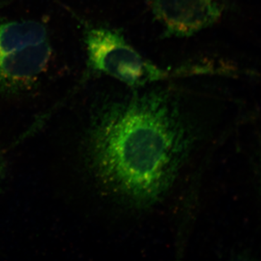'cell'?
Instances as JSON below:
<instances>
[{
	"label": "cell",
	"instance_id": "obj_2",
	"mask_svg": "<svg viewBox=\"0 0 261 261\" xmlns=\"http://www.w3.org/2000/svg\"><path fill=\"white\" fill-rule=\"evenodd\" d=\"M85 42L91 69L109 75L130 89H143L187 75L211 73V68L207 65H187L172 70L161 68L142 56L120 31L114 29L92 27L86 33Z\"/></svg>",
	"mask_w": 261,
	"mask_h": 261
},
{
	"label": "cell",
	"instance_id": "obj_6",
	"mask_svg": "<svg viewBox=\"0 0 261 261\" xmlns=\"http://www.w3.org/2000/svg\"><path fill=\"white\" fill-rule=\"evenodd\" d=\"M5 174H6V165L3 155L0 153V187L4 181Z\"/></svg>",
	"mask_w": 261,
	"mask_h": 261
},
{
	"label": "cell",
	"instance_id": "obj_5",
	"mask_svg": "<svg viewBox=\"0 0 261 261\" xmlns=\"http://www.w3.org/2000/svg\"><path fill=\"white\" fill-rule=\"evenodd\" d=\"M48 40L45 27L34 20L0 23V56Z\"/></svg>",
	"mask_w": 261,
	"mask_h": 261
},
{
	"label": "cell",
	"instance_id": "obj_3",
	"mask_svg": "<svg viewBox=\"0 0 261 261\" xmlns=\"http://www.w3.org/2000/svg\"><path fill=\"white\" fill-rule=\"evenodd\" d=\"M167 37L187 38L219 23L226 0H144Z\"/></svg>",
	"mask_w": 261,
	"mask_h": 261
},
{
	"label": "cell",
	"instance_id": "obj_4",
	"mask_svg": "<svg viewBox=\"0 0 261 261\" xmlns=\"http://www.w3.org/2000/svg\"><path fill=\"white\" fill-rule=\"evenodd\" d=\"M51 56L49 41L0 56V92L28 90L47 68Z\"/></svg>",
	"mask_w": 261,
	"mask_h": 261
},
{
	"label": "cell",
	"instance_id": "obj_1",
	"mask_svg": "<svg viewBox=\"0 0 261 261\" xmlns=\"http://www.w3.org/2000/svg\"><path fill=\"white\" fill-rule=\"evenodd\" d=\"M195 140L176 94L156 84L96 109L84 135V157L103 191L149 208L171 190Z\"/></svg>",
	"mask_w": 261,
	"mask_h": 261
}]
</instances>
